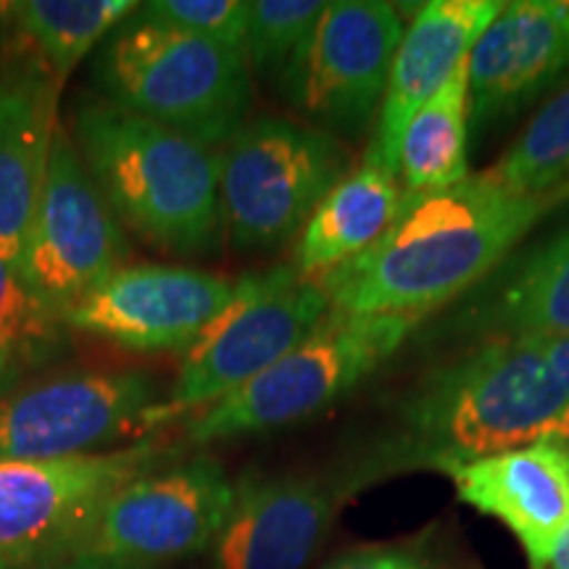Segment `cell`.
Masks as SVG:
<instances>
[{"label": "cell", "instance_id": "4dcf8cb0", "mask_svg": "<svg viewBox=\"0 0 569 569\" xmlns=\"http://www.w3.org/2000/svg\"><path fill=\"white\" fill-rule=\"evenodd\" d=\"M9 388H13V382L6 375H0V393H3V390H9Z\"/></svg>", "mask_w": 569, "mask_h": 569}, {"label": "cell", "instance_id": "7a4b0ae2", "mask_svg": "<svg viewBox=\"0 0 569 569\" xmlns=\"http://www.w3.org/2000/svg\"><path fill=\"white\" fill-rule=\"evenodd\" d=\"M106 203L142 243L196 259L222 243V151L113 106L84 98L67 127Z\"/></svg>", "mask_w": 569, "mask_h": 569}, {"label": "cell", "instance_id": "8fae6325", "mask_svg": "<svg viewBox=\"0 0 569 569\" xmlns=\"http://www.w3.org/2000/svg\"><path fill=\"white\" fill-rule=\"evenodd\" d=\"M132 246L59 124L46 184L17 259L27 288L61 319L130 264Z\"/></svg>", "mask_w": 569, "mask_h": 569}, {"label": "cell", "instance_id": "7c38bea8", "mask_svg": "<svg viewBox=\"0 0 569 569\" xmlns=\"http://www.w3.org/2000/svg\"><path fill=\"white\" fill-rule=\"evenodd\" d=\"M401 38L403 21L393 3H327L303 51L280 77L284 98L336 138L365 132L386 98Z\"/></svg>", "mask_w": 569, "mask_h": 569}, {"label": "cell", "instance_id": "1f68e13d", "mask_svg": "<svg viewBox=\"0 0 569 569\" xmlns=\"http://www.w3.org/2000/svg\"><path fill=\"white\" fill-rule=\"evenodd\" d=\"M6 17H11V3H0V21Z\"/></svg>", "mask_w": 569, "mask_h": 569}, {"label": "cell", "instance_id": "ffe728a7", "mask_svg": "<svg viewBox=\"0 0 569 569\" xmlns=\"http://www.w3.org/2000/svg\"><path fill=\"white\" fill-rule=\"evenodd\" d=\"M467 142L469 56L403 130L401 153H398L403 196H432L467 180Z\"/></svg>", "mask_w": 569, "mask_h": 569}, {"label": "cell", "instance_id": "f1b7e54d", "mask_svg": "<svg viewBox=\"0 0 569 569\" xmlns=\"http://www.w3.org/2000/svg\"><path fill=\"white\" fill-rule=\"evenodd\" d=\"M38 569H140L130 565H119V561L101 559V557H59L53 561H46Z\"/></svg>", "mask_w": 569, "mask_h": 569}, {"label": "cell", "instance_id": "9a60e30c", "mask_svg": "<svg viewBox=\"0 0 569 569\" xmlns=\"http://www.w3.org/2000/svg\"><path fill=\"white\" fill-rule=\"evenodd\" d=\"M569 74V0L503 3L469 51V122L511 119Z\"/></svg>", "mask_w": 569, "mask_h": 569}, {"label": "cell", "instance_id": "ba28073f", "mask_svg": "<svg viewBox=\"0 0 569 569\" xmlns=\"http://www.w3.org/2000/svg\"><path fill=\"white\" fill-rule=\"evenodd\" d=\"M234 503V482L211 457L169 461L113 493L63 557L161 569L211 551Z\"/></svg>", "mask_w": 569, "mask_h": 569}, {"label": "cell", "instance_id": "277c9868", "mask_svg": "<svg viewBox=\"0 0 569 569\" xmlns=\"http://www.w3.org/2000/svg\"><path fill=\"white\" fill-rule=\"evenodd\" d=\"M92 80L113 106L219 151L248 122L253 103L243 53L172 30L142 9L101 42Z\"/></svg>", "mask_w": 569, "mask_h": 569}, {"label": "cell", "instance_id": "3957f363", "mask_svg": "<svg viewBox=\"0 0 569 569\" xmlns=\"http://www.w3.org/2000/svg\"><path fill=\"white\" fill-rule=\"evenodd\" d=\"M401 419L438 469L543 440L569 446V398L536 338L498 336L432 372Z\"/></svg>", "mask_w": 569, "mask_h": 569}, {"label": "cell", "instance_id": "44dd1931", "mask_svg": "<svg viewBox=\"0 0 569 569\" xmlns=\"http://www.w3.org/2000/svg\"><path fill=\"white\" fill-rule=\"evenodd\" d=\"M138 9L134 0H21L11 3V19L19 38L63 90L84 56Z\"/></svg>", "mask_w": 569, "mask_h": 569}, {"label": "cell", "instance_id": "f546056e", "mask_svg": "<svg viewBox=\"0 0 569 569\" xmlns=\"http://www.w3.org/2000/svg\"><path fill=\"white\" fill-rule=\"evenodd\" d=\"M549 569H569V525H567V530L561 532L557 549H553Z\"/></svg>", "mask_w": 569, "mask_h": 569}, {"label": "cell", "instance_id": "603a6c76", "mask_svg": "<svg viewBox=\"0 0 569 569\" xmlns=\"http://www.w3.org/2000/svg\"><path fill=\"white\" fill-rule=\"evenodd\" d=\"M69 327L27 288L17 267L0 259V375L17 386L30 369L67 351Z\"/></svg>", "mask_w": 569, "mask_h": 569}, {"label": "cell", "instance_id": "d6986e66", "mask_svg": "<svg viewBox=\"0 0 569 569\" xmlns=\"http://www.w3.org/2000/svg\"><path fill=\"white\" fill-rule=\"evenodd\" d=\"M403 188L369 142L365 159L322 198L298 234L293 269L317 280L386 234L401 213Z\"/></svg>", "mask_w": 569, "mask_h": 569}, {"label": "cell", "instance_id": "5b68a950", "mask_svg": "<svg viewBox=\"0 0 569 569\" xmlns=\"http://www.w3.org/2000/svg\"><path fill=\"white\" fill-rule=\"evenodd\" d=\"M417 325V317H356L330 309L267 372L201 415L184 419L180 443L201 448L317 417L386 365Z\"/></svg>", "mask_w": 569, "mask_h": 569}, {"label": "cell", "instance_id": "cb8c5ba5", "mask_svg": "<svg viewBox=\"0 0 569 569\" xmlns=\"http://www.w3.org/2000/svg\"><path fill=\"white\" fill-rule=\"evenodd\" d=\"M488 174L522 196L546 193L569 180V77Z\"/></svg>", "mask_w": 569, "mask_h": 569}, {"label": "cell", "instance_id": "5bb4252c", "mask_svg": "<svg viewBox=\"0 0 569 569\" xmlns=\"http://www.w3.org/2000/svg\"><path fill=\"white\" fill-rule=\"evenodd\" d=\"M361 478L365 469L240 478L211 569H303Z\"/></svg>", "mask_w": 569, "mask_h": 569}, {"label": "cell", "instance_id": "4fadbf2b", "mask_svg": "<svg viewBox=\"0 0 569 569\" xmlns=\"http://www.w3.org/2000/svg\"><path fill=\"white\" fill-rule=\"evenodd\" d=\"M234 293V280L182 264H127L63 317L69 330L134 353H184Z\"/></svg>", "mask_w": 569, "mask_h": 569}, {"label": "cell", "instance_id": "484cf974", "mask_svg": "<svg viewBox=\"0 0 569 569\" xmlns=\"http://www.w3.org/2000/svg\"><path fill=\"white\" fill-rule=\"evenodd\" d=\"M142 13L172 27L243 53L248 34V0H151Z\"/></svg>", "mask_w": 569, "mask_h": 569}, {"label": "cell", "instance_id": "30bf717a", "mask_svg": "<svg viewBox=\"0 0 569 569\" xmlns=\"http://www.w3.org/2000/svg\"><path fill=\"white\" fill-rule=\"evenodd\" d=\"M163 393L140 369H71L13 386L0 393V465L90 457L132 432L148 438L146 417Z\"/></svg>", "mask_w": 569, "mask_h": 569}, {"label": "cell", "instance_id": "ac0fdd59", "mask_svg": "<svg viewBox=\"0 0 569 569\" xmlns=\"http://www.w3.org/2000/svg\"><path fill=\"white\" fill-rule=\"evenodd\" d=\"M501 9V0H430L403 30L372 140L396 174L409 119L451 80Z\"/></svg>", "mask_w": 569, "mask_h": 569}, {"label": "cell", "instance_id": "4316f807", "mask_svg": "<svg viewBox=\"0 0 569 569\" xmlns=\"http://www.w3.org/2000/svg\"><path fill=\"white\" fill-rule=\"evenodd\" d=\"M325 569H430L417 553L403 549H359L343 553Z\"/></svg>", "mask_w": 569, "mask_h": 569}, {"label": "cell", "instance_id": "52a82bcc", "mask_svg": "<svg viewBox=\"0 0 569 569\" xmlns=\"http://www.w3.org/2000/svg\"><path fill=\"white\" fill-rule=\"evenodd\" d=\"M351 172L343 140L284 117L248 119L222 148L224 232L238 251H274Z\"/></svg>", "mask_w": 569, "mask_h": 569}, {"label": "cell", "instance_id": "2e32d148", "mask_svg": "<svg viewBox=\"0 0 569 569\" xmlns=\"http://www.w3.org/2000/svg\"><path fill=\"white\" fill-rule=\"evenodd\" d=\"M459 501L507 525L532 569H549L569 525V446L543 440L446 467Z\"/></svg>", "mask_w": 569, "mask_h": 569}, {"label": "cell", "instance_id": "83f0119b", "mask_svg": "<svg viewBox=\"0 0 569 569\" xmlns=\"http://www.w3.org/2000/svg\"><path fill=\"white\" fill-rule=\"evenodd\" d=\"M538 346L543 348L546 359L557 375L561 390L569 398V338H536Z\"/></svg>", "mask_w": 569, "mask_h": 569}, {"label": "cell", "instance_id": "9c48e42d", "mask_svg": "<svg viewBox=\"0 0 569 569\" xmlns=\"http://www.w3.org/2000/svg\"><path fill=\"white\" fill-rule=\"evenodd\" d=\"M182 448L148 436L90 457L0 465V569L63 557L119 488L174 461Z\"/></svg>", "mask_w": 569, "mask_h": 569}, {"label": "cell", "instance_id": "e0dca14e", "mask_svg": "<svg viewBox=\"0 0 569 569\" xmlns=\"http://www.w3.org/2000/svg\"><path fill=\"white\" fill-rule=\"evenodd\" d=\"M59 101V84L19 38L0 67V259L13 267L46 184Z\"/></svg>", "mask_w": 569, "mask_h": 569}, {"label": "cell", "instance_id": "7402d4cb", "mask_svg": "<svg viewBox=\"0 0 569 569\" xmlns=\"http://www.w3.org/2000/svg\"><path fill=\"white\" fill-rule=\"evenodd\" d=\"M496 315L509 338H569V232L525 261Z\"/></svg>", "mask_w": 569, "mask_h": 569}, {"label": "cell", "instance_id": "6da1fadb", "mask_svg": "<svg viewBox=\"0 0 569 569\" xmlns=\"http://www.w3.org/2000/svg\"><path fill=\"white\" fill-rule=\"evenodd\" d=\"M569 201V180L522 196L488 172L440 193L407 198L393 227L353 259L317 277L332 311L417 317L438 309L490 269L546 213Z\"/></svg>", "mask_w": 569, "mask_h": 569}, {"label": "cell", "instance_id": "8992f818", "mask_svg": "<svg viewBox=\"0 0 569 569\" xmlns=\"http://www.w3.org/2000/svg\"><path fill=\"white\" fill-rule=\"evenodd\" d=\"M330 311L315 280L290 267H272L234 280L224 311L190 351L167 393L146 417V432L172 427L224 401L274 361L293 351Z\"/></svg>", "mask_w": 569, "mask_h": 569}, {"label": "cell", "instance_id": "d4e9b609", "mask_svg": "<svg viewBox=\"0 0 569 569\" xmlns=\"http://www.w3.org/2000/svg\"><path fill=\"white\" fill-rule=\"evenodd\" d=\"M327 9L322 0H251L243 56L261 77H280L303 51Z\"/></svg>", "mask_w": 569, "mask_h": 569}]
</instances>
